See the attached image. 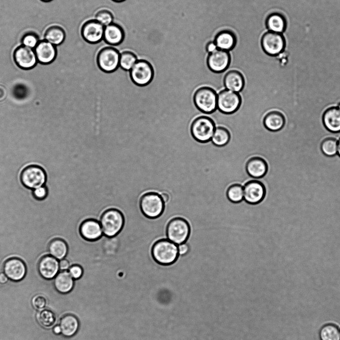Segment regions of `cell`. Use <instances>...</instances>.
Masks as SVG:
<instances>
[{"mask_svg": "<svg viewBox=\"0 0 340 340\" xmlns=\"http://www.w3.org/2000/svg\"><path fill=\"white\" fill-rule=\"evenodd\" d=\"M190 232L188 222L181 218H175L169 223L167 228L168 239L176 245L185 242Z\"/></svg>", "mask_w": 340, "mask_h": 340, "instance_id": "cell-11", "label": "cell"}, {"mask_svg": "<svg viewBox=\"0 0 340 340\" xmlns=\"http://www.w3.org/2000/svg\"><path fill=\"white\" fill-rule=\"evenodd\" d=\"M193 103L200 111V116L208 115L217 109V93L208 86H201L197 88L193 96Z\"/></svg>", "mask_w": 340, "mask_h": 340, "instance_id": "cell-1", "label": "cell"}, {"mask_svg": "<svg viewBox=\"0 0 340 340\" xmlns=\"http://www.w3.org/2000/svg\"><path fill=\"white\" fill-rule=\"evenodd\" d=\"M37 268L41 276L46 279H51L59 270V261L51 255H44L39 259Z\"/></svg>", "mask_w": 340, "mask_h": 340, "instance_id": "cell-17", "label": "cell"}, {"mask_svg": "<svg viewBox=\"0 0 340 340\" xmlns=\"http://www.w3.org/2000/svg\"><path fill=\"white\" fill-rule=\"evenodd\" d=\"M48 193V189L45 185L32 189L33 196L38 200L45 199L47 197Z\"/></svg>", "mask_w": 340, "mask_h": 340, "instance_id": "cell-40", "label": "cell"}, {"mask_svg": "<svg viewBox=\"0 0 340 340\" xmlns=\"http://www.w3.org/2000/svg\"><path fill=\"white\" fill-rule=\"evenodd\" d=\"M79 231L82 237L89 241L96 240L103 234L99 221L92 218L85 219L82 222Z\"/></svg>", "mask_w": 340, "mask_h": 340, "instance_id": "cell-19", "label": "cell"}, {"mask_svg": "<svg viewBox=\"0 0 340 340\" xmlns=\"http://www.w3.org/2000/svg\"><path fill=\"white\" fill-rule=\"evenodd\" d=\"M213 41L218 49L229 51L234 47L236 37L232 31L222 30L216 34Z\"/></svg>", "mask_w": 340, "mask_h": 340, "instance_id": "cell-25", "label": "cell"}, {"mask_svg": "<svg viewBox=\"0 0 340 340\" xmlns=\"http://www.w3.org/2000/svg\"><path fill=\"white\" fill-rule=\"evenodd\" d=\"M152 252L155 261L162 265L173 263L178 255L177 245L168 239L156 242L153 246Z\"/></svg>", "mask_w": 340, "mask_h": 340, "instance_id": "cell-4", "label": "cell"}, {"mask_svg": "<svg viewBox=\"0 0 340 340\" xmlns=\"http://www.w3.org/2000/svg\"><path fill=\"white\" fill-rule=\"evenodd\" d=\"M321 149L326 156H334L338 153V141L333 138H326L322 142Z\"/></svg>", "mask_w": 340, "mask_h": 340, "instance_id": "cell-35", "label": "cell"}, {"mask_svg": "<svg viewBox=\"0 0 340 340\" xmlns=\"http://www.w3.org/2000/svg\"><path fill=\"white\" fill-rule=\"evenodd\" d=\"M140 206L142 212L146 216L156 218L162 213L164 203L159 193L149 192L142 196Z\"/></svg>", "mask_w": 340, "mask_h": 340, "instance_id": "cell-9", "label": "cell"}, {"mask_svg": "<svg viewBox=\"0 0 340 340\" xmlns=\"http://www.w3.org/2000/svg\"><path fill=\"white\" fill-rule=\"evenodd\" d=\"M13 59L16 64L23 69L33 68L38 62L34 50L22 45L14 50Z\"/></svg>", "mask_w": 340, "mask_h": 340, "instance_id": "cell-14", "label": "cell"}, {"mask_svg": "<svg viewBox=\"0 0 340 340\" xmlns=\"http://www.w3.org/2000/svg\"><path fill=\"white\" fill-rule=\"evenodd\" d=\"M338 108L340 110V103L338 105Z\"/></svg>", "mask_w": 340, "mask_h": 340, "instance_id": "cell-54", "label": "cell"}, {"mask_svg": "<svg viewBox=\"0 0 340 340\" xmlns=\"http://www.w3.org/2000/svg\"><path fill=\"white\" fill-rule=\"evenodd\" d=\"M337 154L340 156V138L338 141V153Z\"/></svg>", "mask_w": 340, "mask_h": 340, "instance_id": "cell-48", "label": "cell"}, {"mask_svg": "<svg viewBox=\"0 0 340 340\" xmlns=\"http://www.w3.org/2000/svg\"><path fill=\"white\" fill-rule=\"evenodd\" d=\"M59 270L61 271H66L71 266L68 260L66 258H63L59 261Z\"/></svg>", "mask_w": 340, "mask_h": 340, "instance_id": "cell-43", "label": "cell"}, {"mask_svg": "<svg viewBox=\"0 0 340 340\" xmlns=\"http://www.w3.org/2000/svg\"><path fill=\"white\" fill-rule=\"evenodd\" d=\"M54 284L56 290L61 293H67L74 286V280L68 272L62 271L54 279Z\"/></svg>", "mask_w": 340, "mask_h": 340, "instance_id": "cell-27", "label": "cell"}, {"mask_svg": "<svg viewBox=\"0 0 340 340\" xmlns=\"http://www.w3.org/2000/svg\"><path fill=\"white\" fill-rule=\"evenodd\" d=\"M48 252L49 255L60 260L66 257L68 252V246L63 239L54 238L48 244Z\"/></svg>", "mask_w": 340, "mask_h": 340, "instance_id": "cell-28", "label": "cell"}, {"mask_svg": "<svg viewBox=\"0 0 340 340\" xmlns=\"http://www.w3.org/2000/svg\"><path fill=\"white\" fill-rule=\"evenodd\" d=\"M125 35L123 27L117 23L112 22L105 26L103 40L108 45L117 46L122 43Z\"/></svg>", "mask_w": 340, "mask_h": 340, "instance_id": "cell-20", "label": "cell"}, {"mask_svg": "<svg viewBox=\"0 0 340 340\" xmlns=\"http://www.w3.org/2000/svg\"><path fill=\"white\" fill-rule=\"evenodd\" d=\"M68 272L73 279L77 280L82 276L83 270L80 265L74 264L71 265L68 269Z\"/></svg>", "mask_w": 340, "mask_h": 340, "instance_id": "cell-41", "label": "cell"}, {"mask_svg": "<svg viewBox=\"0 0 340 340\" xmlns=\"http://www.w3.org/2000/svg\"><path fill=\"white\" fill-rule=\"evenodd\" d=\"M228 198L232 202H238L244 199L243 186L235 184L230 186L227 191Z\"/></svg>", "mask_w": 340, "mask_h": 340, "instance_id": "cell-36", "label": "cell"}, {"mask_svg": "<svg viewBox=\"0 0 340 340\" xmlns=\"http://www.w3.org/2000/svg\"><path fill=\"white\" fill-rule=\"evenodd\" d=\"M230 63V55L228 51L217 49L208 54L206 64L209 69L214 73H221L226 71Z\"/></svg>", "mask_w": 340, "mask_h": 340, "instance_id": "cell-12", "label": "cell"}, {"mask_svg": "<svg viewBox=\"0 0 340 340\" xmlns=\"http://www.w3.org/2000/svg\"><path fill=\"white\" fill-rule=\"evenodd\" d=\"M8 281V277L4 272H0V284H4Z\"/></svg>", "mask_w": 340, "mask_h": 340, "instance_id": "cell-45", "label": "cell"}, {"mask_svg": "<svg viewBox=\"0 0 340 340\" xmlns=\"http://www.w3.org/2000/svg\"><path fill=\"white\" fill-rule=\"evenodd\" d=\"M127 166H129V165H127ZM147 167H148V166H147ZM112 168H113V167H112ZM153 168H154V167H153ZM107 169H109V168H107ZM157 169H158V168H157ZM104 170H105V169H104ZM102 170H101V171H102ZM101 171H100V172H101ZM100 172L98 173V174L100 173ZM160 173H161V171H160ZM98 175H97V176H98ZM160 184H161V182H160ZM160 187H161V184H160Z\"/></svg>", "mask_w": 340, "mask_h": 340, "instance_id": "cell-51", "label": "cell"}, {"mask_svg": "<svg viewBox=\"0 0 340 340\" xmlns=\"http://www.w3.org/2000/svg\"><path fill=\"white\" fill-rule=\"evenodd\" d=\"M99 221L103 235L112 237L116 235L122 229L124 218L122 213L118 209L109 208L102 214Z\"/></svg>", "mask_w": 340, "mask_h": 340, "instance_id": "cell-3", "label": "cell"}, {"mask_svg": "<svg viewBox=\"0 0 340 340\" xmlns=\"http://www.w3.org/2000/svg\"><path fill=\"white\" fill-rule=\"evenodd\" d=\"M265 128L272 132H276L281 129L285 123L284 116L279 112L272 111L267 113L263 120Z\"/></svg>", "mask_w": 340, "mask_h": 340, "instance_id": "cell-26", "label": "cell"}, {"mask_svg": "<svg viewBox=\"0 0 340 340\" xmlns=\"http://www.w3.org/2000/svg\"><path fill=\"white\" fill-rule=\"evenodd\" d=\"M265 26L268 31L282 33L286 29L287 20L281 13L272 12L266 18Z\"/></svg>", "mask_w": 340, "mask_h": 340, "instance_id": "cell-24", "label": "cell"}, {"mask_svg": "<svg viewBox=\"0 0 340 340\" xmlns=\"http://www.w3.org/2000/svg\"><path fill=\"white\" fill-rule=\"evenodd\" d=\"M21 41L22 45L34 49L39 42V39L36 34L29 32L23 35Z\"/></svg>", "mask_w": 340, "mask_h": 340, "instance_id": "cell-38", "label": "cell"}, {"mask_svg": "<svg viewBox=\"0 0 340 340\" xmlns=\"http://www.w3.org/2000/svg\"><path fill=\"white\" fill-rule=\"evenodd\" d=\"M36 319L39 325L45 329L51 328L55 322L54 314L48 310L39 311L36 314Z\"/></svg>", "mask_w": 340, "mask_h": 340, "instance_id": "cell-34", "label": "cell"}, {"mask_svg": "<svg viewBox=\"0 0 340 340\" xmlns=\"http://www.w3.org/2000/svg\"><path fill=\"white\" fill-rule=\"evenodd\" d=\"M117 166H120V165H117ZM144 166H151V167H155L159 168L161 170V177H162V170H161V169L160 167H156V166H149V165H144ZM114 166H111V167H114ZM109 167H106V168H109ZM103 168V169L100 170H98V172H97V173H96V175H97V173L98 172V171H99L100 170H102V169H105V168ZM96 185H97V184H96ZM160 191H161V189H160ZM160 191H159V192H160ZM99 195H100V194H99Z\"/></svg>", "mask_w": 340, "mask_h": 340, "instance_id": "cell-47", "label": "cell"}, {"mask_svg": "<svg viewBox=\"0 0 340 340\" xmlns=\"http://www.w3.org/2000/svg\"><path fill=\"white\" fill-rule=\"evenodd\" d=\"M261 45L266 54L275 57L285 49L286 40L282 33L267 30L261 37Z\"/></svg>", "mask_w": 340, "mask_h": 340, "instance_id": "cell-8", "label": "cell"}, {"mask_svg": "<svg viewBox=\"0 0 340 340\" xmlns=\"http://www.w3.org/2000/svg\"><path fill=\"white\" fill-rule=\"evenodd\" d=\"M205 51L208 54L216 51L218 48L214 41L208 42L205 45Z\"/></svg>", "mask_w": 340, "mask_h": 340, "instance_id": "cell-42", "label": "cell"}, {"mask_svg": "<svg viewBox=\"0 0 340 340\" xmlns=\"http://www.w3.org/2000/svg\"><path fill=\"white\" fill-rule=\"evenodd\" d=\"M120 55L119 51L112 46L104 47L97 55V65L104 72H114L119 67Z\"/></svg>", "mask_w": 340, "mask_h": 340, "instance_id": "cell-6", "label": "cell"}, {"mask_svg": "<svg viewBox=\"0 0 340 340\" xmlns=\"http://www.w3.org/2000/svg\"><path fill=\"white\" fill-rule=\"evenodd\" d=\"M319 336L321 340H340V332L333 324L323 326L320 330Z\"/></svg>", "mask_w": 340, "mask_h": 340, "instance_id": "cell-33", "label": "cell"}, {"mask_svg": "<svg viewBox=\"0 0 340 340\" xmlns=\"http://www.w3.org/2000/svg\"><path fill=\"white\" fill-rule=\"evenodd\" d=\"M230 139V133L227 129L223 126H216L211 141L215 146L223 147L229 143Z\"/></svg>", "mask_w": 340, "mask_h": 340, "instance_id": "cell-31", "label": "cell"}, {"mask_svg": "<svg viewBox=\"0 0 340 340\" xmlns=\"http://www.w3.org/2000/svg\"><path fill=\"white\" fill-rule=\"evenodd\" d=\"M138 60L132 51L125 50L120 53L119 67L123 70L129 71Z\"/></svg>", "mask_w": 340, "mask_h": 340, "instance_id": "cell-32", "label": "cell"}, {"mask_svg": "<svg viewBox=\"0 0 340 340\" xmlns=\"http://www.w3.org/2000/svg\"><path fill=\"white\" fill-rule=\"evenodd\" d=\"M3 270L8 278L13 281H18L25 276L26 266L21 259L13 257L4 261Z\"/></svg>", "mask_w": 340, "mask_h": 340, "instance_id": "cell-15", "label": "cell"}, {"mask_svg": "<svg viewBox=\"0 0 340 340\" xmlns=\"http://www.w3.org/2000/svg\"><path fill=\"white\" fill-rule=\"evenodd\" d=\"M113 0L114 2H121L124 1L126 0Z\"/></svg>", "mask_w": 340, "mask_h": 340, "instance_id": "cell-50", "label": "cell"}, {"mask_svg": "<svg viewBox=\"0 0 340 340\" xmlns=\"http://www.w3.org/2000/svg\"><path fill=\"white\" fill-rule=\"evenodd\" d=\"M323 121L325 127L329 131L340 132V110L336 107L327 109L324 113Z\"/></svg>", "mask_w": 340, "mask_h": 340, "instance_id": "cell-23", "label": "cell"}, {"mask_svg": "<svg viewBox=\"0 0 340 340\" xmlns=\"http://www.w3.org/2000/svg\"><path fill=\"white\" fill-rule=\"evenodd\" d=\"M123 166H124V165H123ZM124 166H127V165H124ZM129 166H138V165H129ZM139 166H141V165H139ZM115 167H117V166H115ZM148 167H151V166H148ZM110 168H112V167H110ZM154 168H157V167H154ZM106 169H107V168H106ZM158 169L160 170V169L159 168H158ZM101 170H100V171H101ZM100 171H99V172H100ZM160 171H161V170H160ZM99 172H98V173H99ZM98 174H97V175H98ZM96 183H97V178H96ZM97 188H98V187H97ZM160 189H161V187H160ZM100 198H101V197H100Z\"/></svg>", "mask_w": 340, "mask_h": 340, "instance_id": "cell-49", "label": "cell"}, {"mask_svg": "<svg viewBox=\"0 0 340 340\" xmlns=\"http://www.w3.org/2000/svg\"><path fill=\"white\" fill-rule=\"evenodd\" d=\"M31 303L35 309L38 311H40L46 307L47 300L43 296L37 295L33 297L31 300Z\"/></svg>", "mask_w": 340, "mask_h": 340, "instance_id": "cell-39", "label": "cell"}, {"mask_svg": "<svg viewBox=\"0 0 340 340\" xmlns=\"http://www.w3.org/2000/svg\"><path fill=\"white\" fill-rule=\"evenodd\" d=\"M38 62L43 64L52 62L57 55L56 46L43 39L34 49Z\"/></svg>", "mask_w": 340, "mask_h": 340, "instance_id": "cell-18", "label": "cell"}, {"mask_svg": "<svg viewBox=\"0 0 340 340\" xmlns=\"http://www.w3.org/2000/svg\"><path fill=\"white\" fill-rule=\"evenodd\" d=\"M244 199L248 203L256 204L260 202L265 195L263 184L256 180L246 183L243 186Z\"/></svg>", "mask_w": 340, "mask_h": 340, "instance_id": "cell-16", "label": "cell"}, {"mask_svg": "<svg viewBox=\"0 0 340 340\" xmlns=\"http://www.w3.org/2000/svg\"><path fill=\"white\" fill-rule=\"evenodd\" d=\"M104 27L95 19L88 20L81 26V36L89 43H98L103 39Z\"/></svg>", "mask_w": 340, "mask_h": 340, "instance_id": "cell-13", "label": "cell"}, {"mask_svg": "<svg viewBox=\"0 0 340 340\" xmlns=\"http://www.w3.org/2000/svg\"><path fill=\"white\" fill-rule=\"evenodd\" d=\"M178 254L184 255L186 254L189 249L188 245L186 243H183L177 245Z\"/></svg>", "mask_w": 340, "mask_h": 340, "instance_id": "cell-44", "label": "cell"}, {"mask_svg": "<svg viewBox=\"0 0 340 340\" xmlns=\"http://www.w3.org/2000/svg\"><path fill=\"white\" fill-rule=\"evenodd\" d=\"M120 166H121V165H120ZM122 166H123V165H122ZM141 166H142V165H141ZM114 167H115V166H114ZM109 168H110V167H109ZM106 168H105V169H106ZM104 169H102V170H104ZM99 171H98V172H99ZM98 173H97V174H98ZM97 175H96V178H97ZM96 184H97V183H96ZM158 193H159V192H158Z\"/></svg>", "mask_w": 340, "mask_h": 340, "instance_id": "cell-52", "label": "cell"}, {"mask_svg": "<svg viewBox=\"0 0 340 340\" xmlns=\"http://www.w3.org/2000/svg\"><path fill=\"white\" fill-rule=\"evenodd\" d=\"M20 179L25 187L33 189L44 185L47 179L46 173L39 166L31 165L22 170L20 174Z\"/></svg>", "mask_w": 340, "mask_h": 340, "instance_id": "cell-5", "label": "cell"}, {"mask_svg": "<svg viewBox=\"0 0 340 340\" xmlns=\"http://www.w3.org/2000/svg\"><path fill=\"white\" fill-rule=\"evenodd\" d=\"M95 19L104 26H106L113 22L114 16L110 10L103 9L96 13Z\"/></svg>", "mask_w": 340, "mask_h": 340, "instance_id": "cell-37", "label": "cell"}, {"mask_svg": "<svg viewBox=\"0 0 340 340\" xmlns=\"http://www.w3.org/2000/svg\"><path fill=\"white\" fill-rule=\"evenodd\" d=\"M268 165L266 161L260 157L250 158L246 164V170L249 176L253 178H260L265 175Z\"/></svg>", "mask_w": 340, "mask_h": 340, "instance_id": "cell-22", "label": "cell"}, {"mask_svg": "<svg viewBox=\"0 0 340 340\" xmlns=\"http://www.w3.org/2000/svg\"><path fill=\"white\" fill-rule=\"evenodd\" d=\"M53 331L54 333L56 334V335H58V334H60V333H61V328H60V326H58V325L54 327V328L53 329Z\"/></svg>", "mask_w": 340, "mask_h": 340, "instance_id": "cell-46", "label": "cell"}, {"mask_svg": "<svg viewBox=\"0 0 340 340\" xmlns=\"http://www.w3.org/2000/svg\"><path fill=\"white\" fill-rule=\"evenodd\" d=\"M216 126L213 120L206 115L196 117L191 123L190 134L196 141L201 143L211 140Z\"/></svg>", "mask_w": 340, "mask_h": 340, "instance_id": "cell-2", "label": "cell"}, {"mask_svg": "<svg viewBox=\"0 0 340 340\" xmlns=\"http://www.w3.org/2000/svg\"><path fill=\"white\" fill-rule=\"evenodd\" d=\"M245 80L242 74L236 70L224 73L223 85L225 89L239 93L244 87Z\"/></svg>", "mask_w": 340, "mask_h": 340, "instance_id": "cell-21", "label": "cell"}, {"mask_svg": "<svg viewBox=\"0 0 340 340\" xmlns=\"http://www.w3.org/2000/svg\"><path fill=\"white\" fill-rule=\"evenodd\" d=\"M59 326L62 335L65 337H70L74 335L77 332L79 328V322L74 316L67 315L61 318Z\"/></svg>", "mask_w": 340, "mask_h": 340, "instance_id": "cell-29", "label": "cell"}, {"mask_svg": "<svg viewBox=\"0 0 340 340\" xmlns=\"http://www.w3.org/2000/svg\"><path fill=\"white\" fill-rule=\"evenodd\" d=\"M65 38V32L63 28L58 25L48 27L44 33V39L57 46L63 42Z\"/></svg>", "mask_w": 340, "mask_h": 340, "instance_id": "cell-30", "label": "cell"}, {"mask_svg": "<svg viewBox=\"0 0 340 340\" xmlns=\"http://www.w3.org/2000/svg\"><path fill=\"white\" fill-rule=\"evenodd\" d=\"M241 101L238 92L223 89L217 93V109L223 114L235 113L239 108Z\"/></svg>", "mask_w": 340, "mask_h": 340, "instance_id": "cell-10", "label": "cell"}, {"mask_svg": "<svg viewBox=\"0 0 340 340\" xmlns=\"http://www.w3.org/2000/svg\"><path fill=\"white\" fill-rule=\"evenodd\" d=\"M132 81L139 86H146L153 80L155 70L152 64L146 59H138L129 71Z\"/></svg>", "mask_w": 340, "mask_h": 340, "instance_id": "cell-7", "label": "cell"}, {"mask_svg": "<svg viewBox=\"0 0 340 340\" xmlns=\"http://www.w3.org/2000/svg\"><path fill=\"white\" fill-rule=\"evenodd\" d=\"M41 0L45 1V2H48V1H50L52 0Z\"/></svg>", "mask_w": 340, "mask_h": 340, "instance_id": "cell-53", "label": "cell"}]
</instances>
